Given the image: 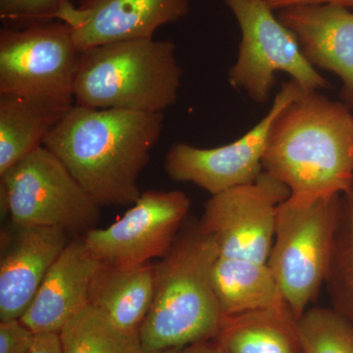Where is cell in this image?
I'll list each match as a JSON object with an SVG mask.
<instances>
[{
    "label": "cell",
    "instance_id": "obj_15",
    "mask_svg": "<svg viewBox=\"0 0 353 353\" xmlns=\"http://www.w3.org/2000/svg\"><path fill=\"white\" fill-rule=\"evenodd\" d=\"M99 262L83 236L72 238L43 279L21 321L34 333L59 334L88 304V290Z\"/></svg>",
    "mask_w": 353,
    "mask_h": 353
},
{
    "label": "cell",
    "instance_id": "obj_6",
    "mask_svg": "<svg viewBox=\"0 0 353 353\" xmlns=\"http://www.w3.org/2000/svg\"><path fill=\"white\" fill-rule=\"evenodd\" d=\"M1 211L19 226L59 228L83 236L95 229L101 206L46 146L0 176Z\"/></svg>",
    "mask_w": 353,
    "mask_h": 353
},
{
    "label": "cell",
    "instance_id": "obj_25",
    "mask_svg": "<svg viewBox=\"0 0 353 353\" xmlns=\"http://www.w3.org/2000/svg\"><path fill=\"white\" fill-rule=\"evenodd\" d=\"M28 353H63L59 334L55 333H38L34 343Z\"/></svg>",
    "mask_w": 353,
    "mask_h": 353
},
{
    "label": "cell",
    "instance_id": "obj_14",
    "mask_svg": "<svg viewBox=\"0 0 353 353\" xmlns=\"http://www.w3.org/2000/svg\"><path fill=\"white\" fill-rule=\"evenodd\" d=\"M278 18L294 34L309 63L340 77L343 102L353 108V11L309 4L282 9Z\"/></svg>",
    "mask_w": 353,
    "mask_h": 353
},
{
    "label": "cell",
    "instance_id": "obj_20",
    "mask_svg": "<svg viewBox=\"0 0 353 353\" xmlns=\"http://www.w3.org/2000/svg\"><path fill=\"white\" fill-rule=\"evenodd\" d=\"M63 353H141L139 333H127L88 304L61 330Z\"/></svg>",
    "mask_w": 353,
    "mask_h": 353
},
{
    "label": "cell",
    "instance_id": "obj_17",
    "mask_svg": "<svg viewBox=\"0 0 353 353\" xmlns=\"http://www.w3.org/2000/svg\"><path fill=\"white\" fill-rule=\"evenodd\" d=\"M72 106L0 94V176L43 146Z\"/></svg>",
    "mask_w": 353,
    "mask_h": 353
},
{
    "label": "cell",
    "instance_id": "obj_11",
    "mask_svg": "<svg viewBox=\"0 0 353 353\" xmlns=\"http://www.w3.org/2000/svg\"><path fill=\"white\" fill-rule=\"evenodd\" d=\"M303 92L294 80L285 83L263 119L229 145L214 148L172 145L164 161L167 175L176 182L194 183L211 196L254 182L264 171L262 160L274 121Z\"/></svg>",
    "mask_w": 353,
    "mask_h": 353
},
{
    "label": "cell",
    "instance_id": "obj_16",
    "mask_svg": "<svg viewBox=\"0 0 353 353\" xmlns=\"http://www.w3.org/2000/svg\"><path fill=\"white\" fill-rule=\"evenodd\" d=\"M155 265L120 269L99 264L88 290V303L127 333H139L152 308Z\"/></svg>",
    "mask_w": 353,
    "mask_h": 353
},
{
    "label": "cell",
    "instance_id": "obj_2",
    "mask_svg": "<svg viewBox=\"0 0 353 353\" xmlns=\"http://www.w3.org/2000/svg\"><path fill=\"white\" fill-rule=\"evenodd\" d=\"M263 170L304 203L353 188V115L345 102L303 92L272 125Z\"/></svg>",
    "mask_w": 353,
    "mask_h": 353
},
{
    "label": "cell",
    "instance_id": "obj_9",
    "mask_svg": "<svg viewBox=\"0 0 353 353\" xmlns=\"http://www.w3.org/2000/svg\"><path fill=\"white\" fill-rule=\"evenodd\" d=\"M290 190L267 172L253 183L211 196L199 223L219 257L267 263L275 239L277 209Z\"/></svg>",
    "mask_w": 353,
    "mask_h": 353
},
{
    "label": "cell",
    "instance_id": "obj_18",
    "mask_svg": "<svg viewBox=\"0 0 353 353\" xmlns=\"http://www.w3.org/2000/svg\"><path fill=\"white\" fill-rule=\"evenodd\" d=\"M212 341L226 353H303L290 307L224 316Z\"/></svg>",
    "mask_w": 353,
    "mask_h": 353
},
{
    "label": "cell",
    "instance_id": "obj_10",
    "mask_svg": "<svg viewBox=\"0 0 353 353\" xmlns=\"http://www.w3.org/2000/svg\"><path fill=\"white\" fill-rule=\"evenodd\" d=\"M190 208V199L182 192L148 190L117 222L90 230L83 239L101 265L134 268L163 259L188 220Z\"/></svg>",
    "mask_w": 353,
    "mask_h": 353
},
{
    "label": "cell",
    "instance_id": "obj_26",
    "mask_svg": "<svg viewBox=\"0 0 353 353\" xmlns=\"http://www.w3.org/2000/svg\"><path fill=\"white\" fill-rule=\"evenodd\" d=\"M274 11H280L290 6H309V4H332L353 9V0H266Z\"/></svg>",
    "mask_w": 353,
    "mask_h": 353
},
{
    "label": "cell",
    "instance_id": "obj_5",
    "mask_svg": "<svg viewBox=\"0 0 353 353\" xmlns=\"http://www.w3.org/2000/svg\"><path fill=\"white\" fill-rule=\"evenodd\" d=\"M341 196L304 203L288 199L278 206L267 265L296 319L316 301L325 284Z\"/></svg>",
    "mask_w": 353,
    "mask_h": 353
},
{
    "label": "cell",
    "instance_id": "obj_23",
    "mask_svg": "<svg viewBox=\"0 0 353 353\" xmlns=\"http://www.w3.org/2000/svg\"><path fill=\"white\" fill-rule=\"evenodd\" d=\"M74 0H0V19L8 27H24L55 20L60 9Z\"/></svg>",
    "mask_w": 353,
    "mask_h": 353
},
{
    "label": "cell",
    "instance_id": "obj_28",
    "mask_svg": "<svg viewBox=\"0 0 353 353\" xmlns=\"http://www.w3.org/2000/svg\"><path fill=\"white\" fill-rule=\"evenodd\" d=\"M141 353H183V350H159V352H143Z\"/></svg>",
    "mask_w": 353,
    "mask_h": 353
},
{
    "label": "cell",
    "instance_id": "obj_13",
    "mask_svg": "<svg viewBox=\"0 0 353 353\" xmlns=\"http://www.w3.org/2000/svg\"><path fill=\"white\" fill-rule=\"evenodd\" d=\"M6 240L0 260V321L18 320L31 305L58 256L72 240L59 228L19 226Z\"/></svg>",
    "mask_w": 353,
    "mask_h": 353
},
{
    "label": "cell",
    "instance_id": "obj_12",
    "mask_svg": "<svg viewBox=\"0 0 353 353\" xmlns=\"http://www.w3.org/2000/svg\"><path fill=\"white\" fill-rule=\"evenodd\" d=\"M190 12V0H80L65 4L55 20L71 29L77 50L131 39H150L162 26Z\"/></svg>",
    "mask_w": 353,
    "mask_h": 353
},
{
    "label": "cell",
    "instance_id": "obj_3",
    "mask_svg": "<svg viewBox=\"0 0 353 353\" xmlns=\"http://www.w3.org/2000/svg\"><path fill=\"white\" fill-rule=\"evenodd\" d=\"M217 245L199 220L185 221L157 268L152 308L139 330L143 352L183 348L211 341L223 316L211 282Z\"/></svg>",
    "mask_w": 353,
    "mask_h": 353
},
{
    "label": "cell",
    "instance_id": "obj_19",
    "mask_svg": "<svg viewBox=\"0 0 353 353\" xmlns=\"http://www.w3.org/2000/svg\"><path fill=\"white\" fill-rule=\"evenodd\" d=\"M211 282L223 316L290 307L267 263L218 256Z\"/></svg>",
    "mask_w": 353,
    "mask_h": 353
},
{
    "label": "cell",
    "instance_id": "obj_7",
    "mask_svg": "<svg viewBox=\"0 0 353 353\" xmlns=\"http://www.w3.org/2000/svg\"><path fill=\"white\" fill-rule=\"evenodd\" d=\"M62 21L0 30V94L73 106L79 58Z\"/></svg>",
    "mask_w": 353,
    "mask_h": 353
},
{
    "label": "cell",
    "instance_id": "obj_21",
    "mask_svg": "<svg viewBox=\"0 0 353 353\" xmlns=\"http://www.w3.org/2000/svg\"><path fill=\"white\" fill-rule=\"evenodd\" d=\"M325 285L334 308L353 322V188L341 196Z\"/></svg>",
    "mask_w": 353,
    "mask_h": 353
},
{
    "label": "cell",
    "instance_id": "obj_22",
    "mask_svg": "<svg viewBox=\"0 0 353 353\" xmlns=\"http://www.w3.org/2000/svg\"><path fill=\"white\" fill-rule=\"evenodd\" d=\"M303 353H353V322L333 308H309L297 319Z\"/></svg>",
    "mask_w": 353,
    "mask_h": 353
},
{
    "label": "cell",
    "instance_id": "obj_4",
    "mask_svg": "<svg viewBox=\"0 0 353 353\" xmlns=\"http://www.w3.org/2000/svg\"><path fill=\"white\" fill-rule=\"evenodd\" d=\"M182 73L173 41L101 44L81 52L74 101L88 108L162 113L176 103Z\"/></svg>",
    "mask_w": 353,
    "mask_h": 353
},
{
    "label": "cell",
    "instance_id": "obj_8",
    "mask_svg": "<svg viewBox=\"0 0 353 353\" xmlns=\"http://www.w3.org/2000/svg\"><path fill=\"white\" fill-rule=\"evenodd\" d=\"M223 2L234 14L241 32L238 59L229 72L233 87L243 88L259 103L268 101L277 72L289 74L305 92L331 88L309 63L294 34L266 0Z\"/></svg>",
    "mask_w": 353,
    "mask_h": 353
},
{
    "label": "cell",
    "instance_id": "obj_27",
    "mask_svg": "<svg viewBox=\"0 0 353 353\" xmlns=\"http://www.w3.org/2000/svg\"><path fill=\"white\" fill-rule=\"evenodd\" d=\"M183 353H226L221 350L214 341H201L183 348Z\"/></svg>",
    "mask_w": 353,
    "mask_h": 353
},
{
    "label": "cell",
    "instance_id": "obj_24",
    "mask_svg": "<svg viewBox=\"0 0 353 353\" xmlns=\"http://www.w3.org/2000/svg\"><path fill=\"white\" fill-rule=\"evenodd\" d=\"M34 336L20 319L0 321V353H28Z\"/></svg>",
    "mask_w": 353,
    "mask_h": 353
},
{
    "label": "cell",
    "instance_id": "obj_1",
    "mask_svg": "<svg viewBox=\"0 0 353 353\" xmlns=\"http://www.w3.org/2000/svg\"><path fill=\"white\" fill-rule=\"evenodd\" d=\"M163 113L74 104L43 146L59 158L101 208L132 205L139 179L163 131Z\"/></svg>",
    "mask_w": 353,
    "mask_h": 353
}]
</instances>
